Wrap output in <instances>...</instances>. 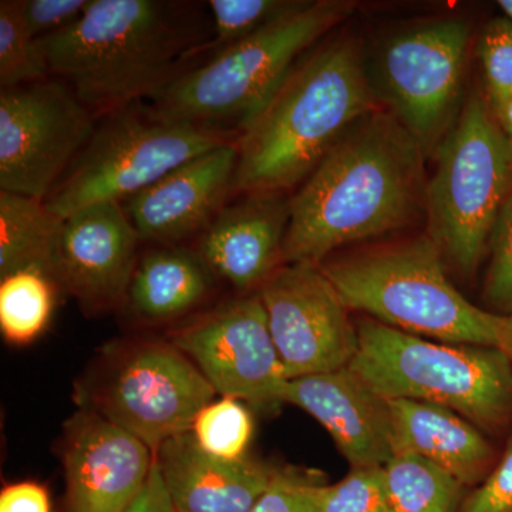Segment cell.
<instances>
[{
	"label": "cell",
	"mask_w": 512,
	"mask_h": 512,
	"mask_svg": "<svg viewBox=\"0 0 512 512\" xmlns=\"http://www.w3.org/2000/svg\"><path fill=\"white\" fill-rule=\"evenodd\" d=\"M460 512H512V439L491 473L468 495Z\"/></svg>",
	"instance_id": "cell-33"
},
{
	"label": "cell",
	"mask_w": 512,
	"mask_h": 512,
	"mask_svg": "<svg viewBox=\"0 0 512 512\" xmlns=\"http://www.w3.org/2000/svg\"><path fill=\"white\" fill-rule=\"evenodd\" d=\"M394 454L430 461L461 485H480L495 466L494 448L461 414L417 400H387Z\"/></svg>",
	"instance_id": "cell-20"
},
{
	"label": "cell",
	"mask_w": 512,
	"mask_h": 512,
	"mask_svg": "<svg viewBox=\"0 0 512 512\" xmlns=\"http://www.w3.org/2000/svg\"><path fill=\"white\" fill-rule=\"evenodd\" d=\"M470 28L463 19L417 23L380 47L370 79L379 103L433 156L460 114Z\"/></svg>",
	"instance_id": "cell-9"
},
{
	"label": "cell",
	"mask_w": 512,
	"mask_h": 512,
	"mask_svg": "<svg viewBox=\"0 0 512 512\" xmlns=\"http://www.w3.org/2000/svg\"><path fill=\"white\" fill-rule=\"evenodd\" d=\"M215 279L195 249L160 245L138 259L126 302L140 319L168 322L197 309Z\"/></svg>",
	"instance_id": "cell-21"
},
{
	"label": "cell",
	"mask_w": 512,
	"mask_h": 512,
	"mask_svg": "<svg viewBox=\"0 0 512 512\" xmlns=\"http://www.w3.org/2000/svg\"><path fill=\"white\" fill-rule=\"evenodd\" d=\"M0 281V330L10 345H29L52 319L59 286L40 269H25Z\"/></svg>",
	"instance_id": "cell-24"
},
{
	"label": "cell",
	"mask_w": 512,
	"mask_h": 512,
	"mask_svg": "<svg viewBox=\"0 0 512 512\" xmlns=\"http://www.w3.org/2000/svg\"><path fill=\"white\" fill-rule=\"evenodd\" d=\"M498 5L503 9L504 16H507V18L512 22V0H500Z\"/></svg>",
	"instance_id": "cell-38"
},
{
	"label": "cell",
	"mask_w": 512,
	"mask_h": 512,
	"mask_svg": "<svg viewBox=\"0 0 512 512\" xmlns=\"http://www.w3.org/2000/svg\"><path fill=\"white\" fill-rule=\"evenodd\" d=\"M320 512H390L384 467L352 468L338 483L316 485Z\"/></svg>",
	"instance_id": "cell-28"
},
{
	"label": "cell",
	"mask_w": 512,
	"mask_h": 512,
	"mask_svg": "<svg viewBox=\"0 0 512 512\" xmlns=\"http://www.w3.org/2000/svg\"><path fill=\"white\" fill-rule=\"evenodd\" d=\"M384 483L390 512H460L463 505V485L414 454H394L384 466Z\"/></svg>",
	"instance_id": "cell-23"
},
{
	"label": "cell",
	"mask_w": 512,
	"mask_h": 512,
	"mask_svg": "<svg viewBox=\"0 0 512 512\" xmlns=\"http://www.w3.org/2000/svg\"><path fill=\"white\" fill-rule=\"evenodd\" d=\"M237 164L235 140L192 158L124 201L141 241L177 245L200 237L232 197Z\"/></svg>",
	"instance_id": "cell-16"
},
{
	"label": "cell",
	"mask_w": 512,
	"mask_h": 512,
	"mask_svg": "<svg viewBox=\"0 0 512 512\" xmlns=\"http://www.w3.org/2000/svg\"><path fill=\"white\" fill-rule=\"evenodd\" d=\"M63 225L46 201L0 191V278L33 268L53 278Z\"/></svg>",
	"instance_id": "cell-22"
},
{
	"label": "cell",
	"mask_w": 512,
	"mask_h": 512,
	"mask_svg": "<svg viewBox=\"0 0 512 512\" xmlns=\"http://www.w3.org/2000/svg\"><path fill=\"white\" fill-rule=\"evenodd\" d=\"M379 109L360 39L340 36L316 47L238 131L232 197L284 194L302 184L357 120Z\"/></svg>",
	"instance_id": "cell-2"
},
{
	"label": "cell",
	"mask_w": 512,
	"mask_h": 512,
	"mask_svg": "<svg viewBox=\"0 0 512 512\" xmlns=\"http://www.w3.org/2000/svg\"><path fill=\"white\" fill-rule=\"evenodd\" d=\"M356 332L349 369L384 399L447 407L484 430L511 423L512 363L503 350L424 339L372 318Z\"/></svg>",
	"instance_id": "cell-5"
},
{
	"label": "cell",
	"mask_w": 512,
	"mask_h": 512,
	"mask_svg": "<svg viewBox=\"0 0 512 512\" xmlns=\"http://www.w3.org/2000/svg\"><path fill=\"white\" fill-rule=\"evenodd\" d=\"M302 3L291 0H211L208 6L214 18V37L211 42L195 47L191 59L201 53L217 55L299 8Z\"/></svg>",
	"instance_id": "cell-26"
},
{
	"label": "cell",
	"mask_w": 512,
	"mask_h": 512,
	"mask_svg": "<svg viewBox=\"0 0 512 512\" xmlns=\"http://www.w3.org/2000/svg\"><path fill=\"white\" fill-rule=\"evenodd\" d=\"M258 293L288 380L336 372L355 359L356 326L319 265H282Z\"/></svg>",
	"instance_id": "cell-12"
},
{
	"label": "cell",
	"mask_w": 512,
	"mask_h": 512,
	"mask_svg": "<svg viewBox=\"0 0 512 512\" xmlns=\"http://www.w3.org/2000/svg\"><path fill=\"white\" fill-rule=\"evenodd\" d=\"M177 6L156 0H92L62 32L39 39L50 76L94 116L157 99L200 46Z\"/></svg>",
	"instance_id": "cell-3"
},
{
	"label": "cell",
	"mask_w": 512,
	"mask_h": 512,
	"mask_svg": "<svg viewBox=\"0 0 512 512\" xmlns=\"http://www.w3.org/2000/svg\"><path fill=\"white\" fill-rule=\"evenodd\" d=\"M434 154L424 200L430 237L460 274L471 275L512 192V148L480 93L468 97Z\"/></svg>",
	"instance_id": "cell-7"
},
{
	"label": "cell",
	"mask_w": 512,
	"mask_h": 512,
	"mask_svg": "<svg viewBox=\"0 0 512 512\" xmlns=\"http://www.w3.org/2000/svg\"><path fill=\"white\" fill-rule=\"evenodd\" d=\"M198 446L222 460H241L254 433V420L241 400L222 397L201 410L192 424Z\"/></svg>",
	"instance_id": "cell-27"
},
{
	"label": "cell",
	"mask_w": 512,
	"mask_h": 512,
	"mask_svg": "<svg viewBox=\"0 0 512 512\" xmlns=\"http://www.w3.org/2000/svg\"><path fill=\"white\" fill-rule=\"evenodd\" d=\"M491 111H493L498 126L503 130L504 136L507 137L508 143H510L512 148V94L504 101H501L498 106L493 107Z\"/></svg>",
	"instance_id": "cell-36"
},
{
	"label": "cell",
	"mask_w": 512,
	"mask_h": 512,
	"mask_svg": "<svg viewBox=\"0 0 512 512\" xmlns=\"http://www.w3.org/2000/svg\"><path fill=\"white\" fill-rule=\"evenodd\" d=\"M423 148L390 111L357 120L289 198L282 264L407 227L426 200Z\"/></svg>",
	"instance_id": "cell-1"
},
{
	"label": "cell",
	"mask_w": 512,
	"mask_h": 512,
	"mask_svg": "<svg viewBox=\"0 0 512 512\" xmlns=\"http://www.w3.org/2000/svg\"><path fill=\"white\" fill-rule=\"evenodd\" d=\"M279 403L318 420L352 468L384 467L394 456L389 402L349 367L288 380Z\"/></svg>",
	"instance_id": "cell-17"
},
{
	"label": "cell",
	"mask_w": 512,
	"mask_h": 512,
	"mask_svg": "<svg viewBox=\"0 0 512 512\" xmlns=\"http://www.w3.org/2000/svg\"><path fill=\"white\" fill-rule=\"evenodd\" d=\"M154 461L147 444L101 414H74L63 446L67 510L126 511L146 487Z\"/></svg>",
	"instance_id": "cell-15"
},
{
	"label": "cell",
	"mask_w": 512,
	"mask_h": 512,
	"mask_svg": "<svg viewBox=\"0 0 512 512\" xmlns=\"http://www.w3.org/2000/svg\"><path fill=\"white\" fill-rule=\"evenodd\" d=\"M96 116L52 79L0 92V191L47 201L96 131Z\"/></svg>",
	"instance_id": "cell-10"
},
{
	"label": "cell",
	"mask_w": 512,
	"mask_h": 512,
	"mask_svg": "<svg viewBox=\"0 0 512 512\" xmlns=\"http://www.w3.org/2000/svg\"><path fill=\"white\" fill-rule=\"evenodd\" d=\"M124 512H175L157 461H154L153 471H151L146 487Z\"/></svg>",
	"instance_id": "cell-35"
},
{
	"label": "cell",
	"mask_w": 512,
	"mask_h": 512,
	"mask_svg": "<svg viewBox=\"0 0 512 512\" xmlns=\"http://www.w3.org/2000/svg\"><path fill=\"white\" fill-rule=\"evenodd\" d=\"M171 343L222 397L279 403L288 377L258 292L218 306L175 332Z\"/></svg>",
	"instance_id": "cell-13"
},
{
	"label": "cell",
	"mask_w": 512,
	"mask_h": 512,
	"mask_svg": "<svg viewBox=\"0 0 512 512\" xmlns=\"http://www.w3.org/2000/svg\"><path fill=\"white\" fill-rule=\"evenodd\" d=\"M491 262L485 281L484 295L501 315L512 313V192L490 239Z\"/></svg>",
	"instance_id": "cell-30"
},
{
	"label": "cell",
	"mask_w": 512,
	"mask_h": 512,
	"mask_svg": "<svg viewBox=\"0 0 512 512\" xmlns=\"http://www.w3.org/2000/svg\"><path fill=\"white\" fill-rule=\"evenodd\" d=\"M39 39L23 19L22 2H0V87L25 86L50 79Z\"/></svg>",
	"instance_id": "cell-25"
},
{
	"label": "cell",
	"mask_w": 512,
	"mask_h": 512,
	"mask_svg": "<svg viewBox=\"0 0 512 512\" xmlns=\"http://www.w3.org/2000/svg\"><path fill=\"white\" fill-rule=\"evenodd\" d=\"M0 512H52L49 494L33 481L6 485L0 493Z\"/></svg>",
	"instance_id": "cell-34"
},
{
	"label": "cell",
	"mask_w": 512,
	"mask_h": 512,
	"mask_svg": "<svg viewBox=\"0 0 512 512\" xmlns=\"http://www.w3.org/2000/svg\"><path fill=\"white\" fill-rule=\"evenodd\" d=\"M288 222L289 200L284 194L239 195L218 212L194 249L217 278L241 291H259L284 265Z\"/></svg>",
	"instance_id": "cell-18"
},
{
	"label": "cell",
	"mask_w": 512,
	"mask_h": 512,
	"mask_svg": "<svg viewBox=\"0 0 512 512\" xmlns=\"http://www.w3.org/2000/svg\"><path fill=\"white\" fill-rule=\"evenodd\" d=\"M346 308L420 338L501 348L507 315L478 308L451 284L443 252L419 237L319 265Z\"/></svg>",
	"instance_id": "cell-4"
},
{
	"label": "cell",
	"mask_w": 512,
	"mask_h": 512,
	"mask_svg": "<svg viewBox=\"0 0 512 512\" xmlns=\"http://www.w3.org/2000/svg\"><path fill=\"white\" fill-rule=\"evenodd\" d=\"M138 237L120 202H100L64 220L53 279L87 311L126 302L138 264Z\"/></svg>",
	"instance_id": "cell-14"
},
{
	"label": "cell",
	"mask_w": 512,
	"mask_h": 512,
	"mask_svg": "<svg viewBox=\"0 0 512 512\" xmlns=\"http://www.w3.org/2000/svg\"><path fill=\"white\" fill-rule=\"evenodd\" d=\"M154 457L175 512H251L274 474L248 457L205 453L191 431L164 441Z\"/></svg>",
	"instance_id": "cell-19"
},
{
	"label": "cell",
	"mask_w": 512,
	"mask_h": 512,
	"mask_svg": "<svg viewBox=\"0 0 512 512\" xmlns=\"http://www.w3.org/2000/svg\"><path fill=\"white\" fill-rule=\"evenodd\" d=\"M231 128L168 119L138 104L110 114L94 131L55 191L50 211L66 220L74 212L134 197L207 151L238 140Z\"/></svg>",
	"instance_id": "cell-8"
},
{
	"label": "cell",
	"mask_w": 512,
	"mask_h": 512,
	"mask_svg": "<svg viewBox=\"0 0 512 512\" xmlns=\"http://www.w3.org/2000/svg\"><path fill=\"white\" fill-rule=\"evenodd\" d=\"M500 350H503L512 363V313L507 315V323H505L503 343H501Z\"/></svg>",
	"instance_id": "cell-37"
},
{
	"label": "cell",
	"mask_w": 512,
	"mask_h": 512,
	"mask_svg": "<svg viewBox=\"0 0 512 512\" xmlns=\"http://www.w3.org/2000/svg\"><path fill=\"white\" fill-rule=\"evenodd\" d=\"M215 394L198 367L173 343L143 342L111 367L94 394L93 412L156 453L164 441L191 431Z\"/></svg>",
	"instance_id": "cell-11"
},
{
	"label": "cell",
	"mask_w": 512,
	"mask_h": 512,
	"mask_svg": "<svg viewBox=\"0 0 512 512\" xmlns=\"http://www.w3.org/2000/svg\"><path fill=\"white\" fill-rule=\"evenodd\" d=\"M316 485L293 470H276L251 512H320Z\"/></svg>",
	"instance_id": "cell-31"
},
{
	"label": "cell",
	"mask_w": 512,
	"mask_h": 512,
	"mask_svg": "<svg viewBox=\"0 0 512 512\" xmlns=\"http://www.w3.org/2000/svg\"><path fill=\"white\" fill-rule=\"evenodd\" d=\"M92 0H25L23 19L36 39L55 35L82 18Z\"/></svg>",
	"instance_id": "cell-32"
},
{
	"label": "cell",
	"mask_w": 512,
	"mask_h": 512,
	"mask_svg": "<svg viewBox=\"0 0 512 512\" xmlns=\"http://www.w3.org/2000/svg\"><path fill=\"white\" fill-rule=\"evenodd\" d=\"M488 106H498L512 94V22L495 18L483 29L478 42Z\"/></svg>",
	"instance_id": "cell-29"
},
{
	"label": "cell",
	"mask_w": 512,
	"mask_h": 512,
	"mask_svg": "<svg viewBox=\"0 0 512 512\" xmlns=\"http://www.w3.org/2000/svg\"><path fill=\"white\" fill-rule=\"evenodd\" d=\"M355 8L356 3L348 0L303 2L181 74L151 107L168 119L224 128L235 123L239 131L308 50L345 22Z\"/></svg>",
	"instance_id": "cell-6"
}]
</instances>
